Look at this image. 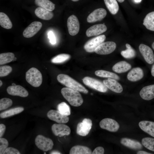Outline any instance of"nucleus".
Returning <instances> with one entry per match:
<instances>
[{
    "instance_id": "nucleus-13",
    "label": "nucleus",
    "mask_w": 154,
    "mask_h": 154,
    "mask_svg": "<svg viewBox=\"0 0 154 154\" xmlns=\"http://www.w3.org/2000/svg\"><path fill=\"white\" fill-rule=\"evenodd\" d=\"M47 116L50 119L60 123H65L69 120V117L58 110H51L47 113Z\"/></svg>"
},
{
    "instance_id": "nucleus-5",
    "label": "nucleus",
    "mask_w": 154,
    "mask_h": 154,
    "mask_svg": "<svg viewBox=\"0 0 154 154\" xmlns=\"http://www.w3.org/2000/svg\"><path fill=\"white\" fill-rule=\"evenodd\" d=\"M83 83L88 86L100 92H105L108 88L104 83L96 79L88 76L84 77Z\"/></svg>"
},
{
    "instance_id": "nucleus-1",
    "label": "nucleus",
    "mask_w": 154,
    "mask_h": 154,
    "mask_svg": "<svg viewBox=\"0 0 154 154\" xmlns=\"http://www.w3.org/2000/svg\"><path fill=\"white\" fill-rule=\"evenodd\" d=\"M61 93L64 97L72 106L78 107L83 102L81 94L77 90L65 87L62 89Z\"/></svg>"
},
{
    "instance_id": "nucleus-45",
    "label": "nucleus",
    "mask_w": 154,
    "mask_h": 154,
    "mask_svg": "<svg viewBox=\"0 0 154 154\" xmlns=\"http://www.w3.org/2000/svg\"><path fill=\"white\" fill-rule=\"evenodd\" d=\"M50 154H61L59 151L57 150H53L52 151Z\"/></svg>"
},
{
    "instance_id": "nucleus-14",
    "label": "nucleus",
    "mask_w": 154,
    "mask_h": 154,
    "mask_svg": "<svg viewBox=\"0 0 154 154\" xmlns=\"http://www.w3.org/2000/svg\"><path fill=\"white\" fill-rule=\"evenodd\" d=\"M139 50L145 61L151 64L154 62V54L152 49L148 46L141 44L139 47Z\"/></svg>"
},
{
    "instance_id": "nucleus-4",
    "label": "nucleus",
    "mask_w": 154,
    "mask_h": 154,
    "mask_svg": "<svg viewBox=\"0 0 154 154\" xmlns=\"http://www.w3.org/2000/svg\"><path fill=\"white\" fill-rule=\"evenodd\" d=\"M35 142L38 148L44 151L51 150L54 145L52 139L41 135H38L36 137Z\"/></svg>"
},
{
    "instance_id": "nucleus-43",
    "label": "nucleus",
    "mask_w": 154,
    "mask_h": 154,
    "mask_svg": "<svg viewBox=\"0 0 154 154\" xmlns=\"http://www.w3.org/2000/svg\"><path fill=\"white\" fill-rule=\"evenodd\" d=\"M6 129L5 125L1 123L0 124V137H2Z\"/></svg>"
},
{
    "instance_id": "nucleus-21",
    "label": "nucleus",
    "mask_w": 154,
    "mask_h": 154,
    "mask_svg": "<svg viewBox=\"0 0 154 154\" xmlns=\"http://www.w3.org/2000/svg\"><path fill=\"white\" fill-rule=\"evenodd\" d=\"M122 145L129 148L134 150H139L142 148L141 144L138 141L129 138H124L120 140Z\"/></svg>"
},
{
    "instance_id": "nucleus-15",
    "label": "nucleus",
    "mask_w": 154,
    "mask_h": 154,
    "mask_svg": "<svg viewBox=\"0 0 154 154\" xmlns=\"http://www.w3.org/2000/svg\"><path fill=\"white\" fill-rule=\"evenodd\" d=\"M107 15L106 10L100 8L95 10L88 16L87 20L89 23H93L100 21L104 19Z\"/></svg>"
},
{
    "instance_id": "nucleus-46",
    "label": "nucleus",
    "mask_w": 154,
    "mask_h": 154,
    "mask_svg": "<svg viewBox=\"0 0 154 154\" xmlns=\"http://www.w3.org/2000/svg\"><path fill=\"white\" fill-rule=\"evenodd\" d=\"M151 74L154 77V64L152 66L151 68Z\"/></svg>"
},
{
    "instance_id": "nucleus-16",
    "label": "nucleus",
    "mask_w": 154,
    "mask_h": 154,
    "mask_svg": "<svg viewBox=\"0 0 154 154\" xmlns=\"http://www.w3.org/2000/svg\"><path fill=\"white\" fill-rule=\"evenodd\" d=\"M7 91L9 94L12 96L25 97L29 95L27 90L23 86L19 85L9 86L7 87Z\"/></svg>"
},
{
    "instance_id": "nucleus-34",
    "label": "nucleus",
    "mask_w": 154,
    "mask_h": 154,
    "mask_svg": "<svg viewBox=\"0 0 154 154\" xmlns=\"http://www.w3.org/2000/svg\"><path fill=\"white\" fill-rule=\"evenodd\" d=\"M58 110L62 114L68 116L70 114V109L69 106L64 102L58 104L57 106Z\"/></svg>"
},
{
    "instance_id": "nucleus-10",
    "label": "nucleus",
    "mask_w": 154,
    "mask_h": 154,
    "mask_svg": "<svg viewBox=\"0 0 154 154\" xmlns=\"http://www.w3.org/2000/svg\"><path fill=\"white\" fill-rule=\"evenodd\" d=\"M67 26L69 34L71 35L74 36L77 34L80 29V24L77 17L72 15L68 18Z\"/></svg>"
},
{
    "instance_id": "nucleus-17",
    "label": "nucleus",
    "mask_w": 154,
    "mask_h": 154,
    "mask_svg": "<svg viewBox=\"0 0 154 154\" xmlns=\"http://www.w3.org/2000/svg\"><path fill=\"white\" fill-rule=\"evenodd\" d=\"M107 29L106 26L104 24L95 25L88 29L86 35L88 37L97 36L105 32Z\"/></svg>"
},
{
    "instance_id": "nucleus-37",
    "label": "nucleus",
    "mask_w": 154,
    "mask_h": 154,
    "mask_svg": "<svg viewBox=\"0 0 154 154\" xmlns=\"http://www.w3.org/2000/svg\"><path fill=\"white\" fill-rule=\"evenodd\" d=\"M13 104L11 100L7 98H3L0 100V110L6 109L10 107Z\"/></svg>"
},
{
    "instance_id": "nucleus-22",
    "label": "nucleus",
    "mask_w": 154,
    "mask_h": 154,
    "mask_svg": "<svg viewBox=\"0 0 154 154\" xmlns=\"http://www.w3.org/2000/svg\"><path fill=\"white\" fill-rule=\"evenodd\" d=\"M140 128L144 131L154 137V122L142 121L139 123Z\"/></svg>"
},
{
    "instance_id": "nucleus-30",
    "label": "nucleus",
    "mask_w": 154,
    "mask_h": 154,
    "mask_svg": "<svg viewBox=\"0 0 154 154\" xmlns=\"http://www.w3.org/2000/svg\"><path fill=\"white\" fill-rule=\"evenodd\" d=\"M0 25L4 28L10 29L12 27V23L7 15L5 13H0Z\"/></svg>"
},
{
    "instance_id": "nucleus-24",
    "label": "nucleus",
    "mask_w": 154,
    "mask_h": 154,
    "mask_svg": "<svg viewBox=\"0 0 154 154\" xmlns=\"http://www.w3.org/2000/svg\"><path fill=\"white\" fill-rule=\"evenodd\" d=\"M131 68V65L125 61L119 62L112 67V70L115 72L119 73L125 72L130 70Z\"/></svg>"
},
{
    "instance_id": "nucleus-27",
    "label": "nucleus",
    "mask_w": 154,
    "mask_h": 154,
    "mask_svg": "<svg viewBox=\"0 0 154 154\" xmlns=\"http://www.w3.org/2000/svg\"><path fill=\"white\" fill-rule=\"evenodd\" d=\"M35 2L37 5L50 11L55 8V4L49 0H35Z\"/></svg>"
},
{
    "instance_id": "nucleus-8",
    "label": "nucleus",
    "mask_w": 154,
    "mask_h": 154,
    "mask_svg": "<svg viewBox=\"0 0 154 154\" xmlns=\"http://www.w3.org/2000/svg\"><path fill=\"white\" fill-rule=\"evenodd\" d=\"M116 47V44L114 42H103L95 49L94 52L99 54H108L114 51Z\"/></svg>"
},
{
    "instance_id": "nucleus-19",
    "label": "nucleus",
    "mask_w": 154,
    "mask_h": 154,
    "mask_svg": "<svg viewBox=\"0 0 154 154\" xmlns=\"http://www.w3.org/2000/svg\"><path fill=\"white\" fill-rule=\"evenodd\" d=\"M139 94L141 98L145 100H149L154 98V84L143 87Z\"/></svg>"
},
{
    "instance_id": "nucleus-6",
    "label": "nucleus",
    "mask_w": 154,
    "mask_h": 154,
    "mask_svg": "<svg viewBox=\"0 0 154 154\" xmlns=\"http://www.w3.org/2000/svg\"><path fill=\"white\" fill-rule=\"evenodd\" d=\"M104 35H99L88 41L84 44V48L88 52H94L95 49L106 39Z\"/></svg>"
},
{
    "instance_id": "nucleus-31",
    "label": "nucleus",
    "mask_w": 154,
    "mask_h": 154,
    "mask_svg": "<svg viewBox=\"0 0 154 154\" xmlns=\"http://www.w3.org/2000/svg\"><path fill=\"white\" fill-rule=\"evenodd\" d=\"M97 76L104 78H112L117 80L119 79V77L116 74L107 71L103 70H98L95 72Z\"/></svg>"
},
{
    "instance_id": "nucleus-32",
    "label": "nucleus",
    "mask_w": 154,
    "mask_h": 154,
    "mask_svg": "<svg viewBox=\"0 0 154 154\" xmlns=\"http://www.w3.org/2000/svg\"><path fill=\"white\" fill-rule=\"evenodd\" d=\"M15 55L12 52H6L0 54V64L3 65L11 62L14 58Z\"/></svg>"
},
{
    "instance_id": "nucleus-18",
    "label": "nucleus",
    "mask_w": 154,
    "mask_h": 154,
    "mask_svg": "<svg viewBox=\"0 0 154 154\" xmlns=\"http://www.w3.org/2000/svg\"><path fill=\"white\" fill-rule=\"evenodd\" d=\"M103 82L107 88L117 93H120L123 90L122 87L114 79L109 78L103 80Z\"/></svg>"
},
{
    "instance_id": "nucleus-40",
    "label": "nucleus",
    "mask_w": 154,
    "mask_h": 154,
    "mask_svg": "<svg viewBox=\"0 0 154 154\" xmlns=\"http://www.w3.org/2000/svg\"><path fill=\"white\" fill-rule=\"evenodd\" d=\"M19 151L17 149L12 147H7L3 154H20Z\"/></svg>"
},
{
    "instance_id": "nucleus-38",
    "label": "nucleus",
    "mask_w": 154,
    "mask_h": 154,
    "mask_svg": "<svg viewBox=\"0 0 154 154\" xmlns=\"http://www.w3.org/2000/svg\"><path fill=\"white\" fill-rule=\"evenodd\" d=\"M12 68L8 65L1 66L0 67V76L4 77L8 75L12 71Z\"/></svg>"
},
{
    "instance_id": "nucleus-11",
    "label": "nucleus",
    "mask_w": 154,
    "mask_h": 154,
    "mask_svg": "<svg viewBox=\"0 0 154 154\" xmlns=\"http://www.w3.org/2000/svg\"><path fill=\"white\" fill-rule=\"evenodd\" d=\"M51 130L55 136L59 137L68 135L70 134L71 132L69 127L64 123L53 124L51 127Z\"/></svg>"
},
{
    "instance_id": "nucleus-29",
    "label": "nucleus",
    "mask_w": 154,
    "mask_h": 154,
    "mask_svg": "<svg viewBox=\"0 0 154 154\" xmlns=\"http://www.w3.org/2000/svg\"><path fill=\"white\" fill-rule=\"evenodd\" d=\"M106 5L110 13L113 15L118 12L119 7L116 0H104Z\"/></svg>"
},
{
    "instance_id": "nucleus-20",
    "label": "nucleus",
    "mask_w": 154,
    "mask_h": 154,
    "mask_svg": "<svg viewBox=\"0 0 154 154\" xmlns=\"http://www.w3.org/2000/svg\"><path fill=\"white\" fill-rule=\"evenodd\" d=\"M144 76L143 72L141 68L136 67L133 68L128 73L127 79L131 81L135 82L142 79Z\"/></svg>"
},
{
    "instance_id": "nucleus-36",
    "label": "nucleus",
    "mask_w": 154,
    "mask_h": 154,
    "mask_svg": "<svg viewBox=\"0 0 154 154\" xmlns=\"http://www.w3.org/2000/svg\"><path fill=\"white\" fill-rule=\"evenodd\" d=\"M143 145L149 150L154 151V139L149 137H145L141 141Z\"/></svg>"
},
{
    "instance_id": "nucleus-35",
    "label": "nucleus",
    "mask_w": 154,
    "mask_h": 154,
    "mask_svg": "<svg viewBox=\"0 0 154 154\" xmlns=\"http://www.w3.org/2000/svg\"><path fill=\"white\" fill-rule=\"evenodd\" d=\"M70 58V56L69 54H60L53 57L51 60V62L54 63H62L68 60Z\"/></svg>"
},
{
    "instance_id": "nucleus-23",
    "label": "nucleus",
    "mask_w": 154,
    "mask_h": 154,
    "mask_svg": "<svg viewBox=\"0 0 154 154\" xmlns=\"http://www.w3.org/2000/svg\"><path fill=\"white\" fill-rule=\"evenodd\" d=\"M35 13L38 17L44 20H49L53 17V13L42 8L39 7L35 10Z\"/></svg>"
},
{
    "instance_id": "nucleus-33",
    "label": "nucleus",
    "mask_w": 154,
    "mask_h": 154,
    "mask_svg": "<svg viewBox=\"0 0 154 154\" xmlns=\"http://www.w3.org/2000/svg\"><path fill=\"white\" fill-rule=\"evenodd\" d=\"M125 46L127 49L121 51V55L126 58H131L134 57L136 54L135 50L128 43L126 44Z\"/></svg>"
},
{
    "instance_id": "nucleus-48",
    "label": "nucleus",
    "mask_w": 154,
    "mask_h": 154,
    "mask_svg": "<svg viewBox=\"0 0 154 154\" xmlns=\"http://www.w3.org/2000/svg\"><path fill=\"white\" fill-rule=\"evenodd\" d=\"M119 3H122L125 0H117Z\"/></svg>"
},
{
    "instance_id": "nucleus-41",
    "label": "nucleus",
    "mask_w": 154,
    "mask_h": 154,
    "mask_svg": "<svg viewBox=\"0 0 154 154\" xmlns=\"http://www.w3.org/2000/svg\"><path fill=\"white\" fill-rule=\"evenodd\" d=\"M48 35L50 42L52 44H55L56 43V39L52 31H50Z\"/></svg>"
},
{
    "instance_id": "nucleus-49",
    "label": "nucleus",
    "mask_w": 154,
    "mask_h": 154,
    "mask_svg": "<svg viewBox=\"0 0 154 154\" xmlns=\"http://www.w3.org/2000/svg\"><path fill=\"white\" fill-rule=\"evenodd\" d=\"M0 86L1 87L3 85V82L1 80H0Z\"/></svg>"
},
{
    "instance_id": "nucleus-51",
    "label": "nucleus",
    "mask_w": 154,
    "mask_h": 154,
    "mask_svg": "<svg viewBox=\"0 0 154 154\" xmlns=\"http://www.w3.org/2000/svg\"><path fill=\"white\" fill-rule=\"evenodd\" d=\"M72 1H78L79 0H71Z\"/></svg>"
},
{
    "instance_id": "nucleus-44",
    "label": "nucleus",
    "mask_w": 154,
    "mask_h": 154,
    "mask_svg": "<svg viewBox=\"0 0 154 154\" xmlns=\"http://www.w3.org/2000/svg\"><path fill=\"white\" fill-rule=\"evenodd\" d=\"M137 154H151L152 153L147 152L143 151H138L137 153Z\"/></svg>"
},
{
    "instance_id": "nucleus-25",
    "label": "nucleus",
    "mask_w": 154,
    "mask_h": 154,
    "mask_svg": "<svg viewBox=\"0 0 154 154\" xmlns=\"http://www.w3.org/2000/svg\"><path fill=\"white\" fill-rule=\"evenodd\" d=\"M92 153L91 150L89 147L80 145L73 146L69 152L70 154H90Z\"/></svg>"
},
{
    "instance_id": "nucleus-7",
    "label": "nucleus",
    "mask_w": 154,
    "mask_h": 154,
    "mask_svg": "<svg viewBox=\"0 0 154 154\" xmlns=\"http://www.w3.org/2000/svg\"><path fill=\"white\" fill-rule=\"evenodd\" d=\"M92 125V121L89 118L84 119L82 122L78 123L77 126L76 132L78 135L85 136L89 133Z\"/></svg>"
},
{
    "instance_id": "nucleus-12",
    "label": "nucleus",
    "mask_w": 154,
    "mask_h": 154,
    "mask_svg": "<svg viewBox=\"0 0 154 154\" xmlns=\"http://www.w3.org/2000/svg\"><path fill=\"white\" fill-rule=\"evenodd\" d=\"M42 24L40 22L35 21L31 23L24 31L23 36L29 38L34 36L41 29Z\"/></svg>"
},
{
    "instance_id": "nucleus-42",
    "label": "nucleus",
    "mask_w": 154,
    "mask_h": 154,
    "mask_svg": "<svg viewBox=\"0 0 154 154\" xmlns=\"http://www.w3.org/2000/svg\"><path fill=\"white\" fill-rule=\"evenodd\" d=\"M104 148L102 147H98L94 150L92 153V154H103L104 153Z\"/></svg>"
},
{
    "instance_id": "nucleus-47",
    "label": "nucleus",
    "mask_w": 154,
    "mask_h": 154,
    "mask_svg": "<svg viewBox=\"0 0 154 154\" xmlns=\"http://www.w3.org/2000/svg\"><path fill=\"white\" fill-rule=\"evenodd\" d=\"M142 0H134V2L136 3H140Z\"/></svg>"
},
{
    "instance_id": "nucleus-50",
    "label": "nucleus",
    "mask_w": 154,
    "mask_h": 154,
    "mask_svg": "<svg viewBox=\"0 0 154 154\" xmlns=\"http://www.w3.org/2000/svg\"><path fill=\"white\" fill-rule=\"evenodd\" d=\"M152 46L154 50V42H153V43L152 44Z\"/></svg>"
},
{
    "instance_id": "nucleus-2",
    "label": "nucleus",
    "mask_w": 154,
    "mask_h": 154,
    "mask_svg": "<svg viewBox=\"0 0 154 154\" xmlns=\"http://www.w3.org/2000/svg\"><path fill=\"white\" fill-rule=\"evenodd\" d=\"M58 82L68 88L78 91L87 94L88 91L80 84L69 76L64 74H58L57 77Z\"/></svg>"
},
{
    "instance_id": "nucleus-28",
    "label": "nucleus",
    "mask_w": 154,
    "mask_h": 154,
    "mask_svg": "<svg viewBox=\"0 0 154 154\" xmlns=\"http://www.w3.org/2000/svg\"><path fill=\"white\" fill-rule=\"evenodd\" d=\"M24 110L23 107H17L2 112L0 117L2 118H5L19 114Z\"/></svg>"
},
{
    "instance_id": "nucleus-26",
    "label": "nucleus",
    "mask_w": 154,
    "mask_h": 154,
    "mask_svg": "<svg viewBox=\"0 0 154 154\" xmlns=\"http://www.w3.org/2000/svg\"><path fill=\"white\" fill-rule=\"evenodd\" d=\"M143 25L147 29L154 31V11L147 14L144 19Z\"/></svg>"
},
{
    "instance_id": "nucleus-9",
    "label": "nucleus",
    "mask_w": 154,
    "mask_h": 154,
    "mask_svg": "<svg viewBox=\"0 0 154 154\" xmlns=\"http://www.w3.org/2000/svg\"><path fill=\"white\" fill-rule=\"evenodd\" d=\"M100 127L112 132L117 131L119 127L118 123L115 120L110 118L102 119L99 123Z\"/></svg>"
},
{
    "instance_id": "nucleus-3",
    "label": "nucleus",
    "mask_w": 154,
    "mask_h": 154,
    "mask_svg": "<svg viewBox=\"0 0 154 154\" xmlns=\"http://www.w3.org/2000/svg\"><path fill=\"white\" fill-rule=\"evenodd\" d=\"M25 77L27 82L34 87H38L42 83V74L36 68L32 67L29 69L26 73Z\"/></svg>"
},
{
    "instance_id": "nucleus-39",
    "label": "nucleus",
    "mask_w": 154,
    "mask_h": 154,
    "mask_svg": "<svg viewBox=\"0 0 154 154\" xmlns=\"http://www.w3.org/2000/svg\"><path fill=\"white\" fill-rule=\"evenodd\" d=\"M9 143L7 140L5 139L0 138V154H3L8 147Z\"/></svg>"
}]
</instances>
